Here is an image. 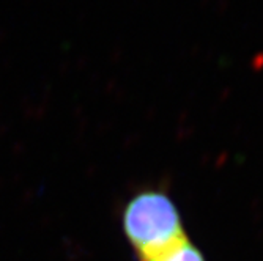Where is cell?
<instances>
[{
	"label": "cell",
	"instance_id": "6da1fadb",
	"mask_svg": "<svg viewBox=\"0 0 263 261\" xmlns=\"http://www.w3.org/2000/svg\"><path fill=\"white\" fill-rule=\"evenodd\" d=\"M122 228L140 261L156 258L187 239L178 206L159 189H145L128 200Z\"/></svg>",
	"mask_w": 263,
	"mask_h": 261
},
{
	"label": "cell",
	"instance_id": "7a4b0ae2",
	"mask_svg": "<svg viewBox=\"0 0 263 261\" xmlns=\"http://www.w3.org/2000/svg\"><path fill=\"white\" fill-rule=\"evenodd\" d=\"M147 261H205V256L200 249L187 238L174 249Z\"/></svg>",
	"mask_w": 263,
	"mask_h": 261
}]
</instances>
